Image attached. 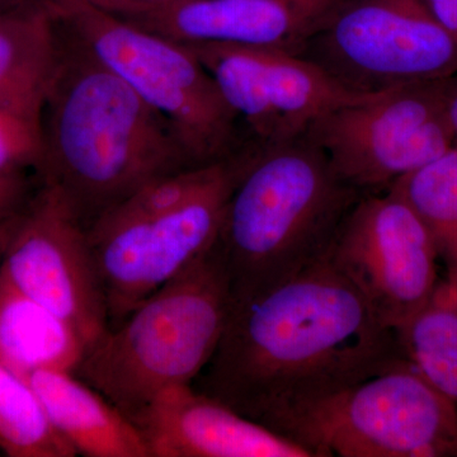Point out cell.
<instances>
[{
  "label": "cell",
  "instance_id": "obj_1",
  "mask_svg": "<svg viewBox=\"0 0 457 457\" xmlns=\"http://www.w3.org/2000/svg\"><path fill=\"white\" fill-rule=\"evenodd\" d=\"M402 360L395 330L326 258L231 303L218 347L191 385L269 428L291 409Z\"/></svg>",
  "mask_w": 457,
  "mask_h": 457
},
{
  "label": "cell",
  "instance_id": "obj_2",
  "mask_svg": "<svg viewBox=\"0 0 457 457\" xmlns=\"http://www.w3.org/2000/svg\"><path fill=\"white\" fill-rule=\"evenodd\" d=\"M59 25V57L44 113L37 177L87 230L152 180L191 170L168 120Z\"/></svg>",
  "mask_w": 457,
  "mask_h": 457
},
{
  "label": "cell",
  "instance_id": "obj_3",
  "mask_svg": "<svg viewBox=\"0 0 457 457\" xmlns=\"http://www.w3.org/2000/svg\"><path fill=\"white\" fill-rule=\"evenodd\" d=\"M360 195L308 139L245 153L216 240L233 303L326 260Z\"/></svg>",
  "mask_w": 457,
  "mask_h": 457
},
{
  "label": "cell",
  "instance_id": "obj_4",
  "mask_svg": "<svg viewBox=\"0 0 457 457\" xmlns=\"http://www.w3.org/2000/svg\"><path fill=\"white\" fill-rule=\"evenodd\" d=\"M231 303L215 243L95 343L74 375L131 420L159 393L194 383L218 347Z\"/></svg>",
  "mask_w": 457,
  "mask_h": 457
},
{
  "label": "cell",
  "instance_id": "obj_5",
  "mask_svg": "<svg viewBox=\"0 0 457 457\" xmlns=\"http://www.w3.org/2000/svg\"><path fill=\"white\" fill-rule=\"evenodd\" d=\"M44 3L66 31L168 120L194 167L237 155L239 117L187 45L80 3Z\"/></svg>",
  "mask_w": 457,
  "mask_h": 457
},
{
  "label": "cell",
  "instance_id": "obj_6",
  "mask_svg": "<svg viewBox=\"0 0 457 457\" xmlns=\"http://www.w3.org/2000/svg\"><path fill=\"white\" fill-rule=\"evenodd\" d=\"M269 428L314 457L457 456V405L407 360L291 409Z\"/></svg>",
  "mask_w": 457,
  "mask_h": 457
},
{
  "label": "cell",
  "instance_id": "obj_7",
  "mask_svg": "<svg viewBox=\"0 0 457 457\" xmlns=\"http://www.w3.org/2000/svg\"><path fill=\"white\" fill-rule=\"evenodd\" d=\"M445 80L372 90L321 116L303 137L324 153L352 188H389L456 146Z\"/></svg>",
  "mask_w": 457,
  "mask_h": 457
},
{
  "label": "cell",
  "instance_id": "obj_8",
  "mask_svg": "<svg viewBox=\"0 0 457 457\" xmlns=\"http://www.w3.org/2000/svg\"><path fill=\"white\" fill-rule=\"evenodd\" d=\"M242 162L243 154L228 159L203 191L174 212L97 221L88 228L110 329L212 248Z\"/></svg>",
  "mask_w": 457,
  "mask_h": 457
},
{
  "label": "cell",
  "instance_id": "obj_9",
  "mask_svg": "<svg viewBox=\"0 0 457 457\" xmlns=\"http://www.w3.org/2000/svg\"><path fill=\"white\" fill-rule=\"evenodd\" d=\"M438 258L425 224L390 189L384 196L359 198L327 254L385 326L395 332L440 284Z\"/></svg>",
  "mask_w": 457,
  "mask_h": 457
},
{
  "label": "cell",
  "instance_id": "obj_10",
  "mask_svg": "<svg viewBox=\"0 0 457 457\" xmlns=\"http://www.w3.org/2000/svg\"><path fill=\"white\" fill-rule=\"evenodd\" d=\"M2 270L22 293L73 326L88 350L110 330L88 230L53 186L40 182L18 213Z\"/></svg>",
  "mask_w": 457,
  "mask_h": 457
},
{
  "label": "cell",
  "instance_id": "obj_11",
  "mask_svg": "<svg viewBox=\"0 0 457 457\" xmlns=\"http://www.w3.org/2000/svg\"><path fill=\"white\" fill-rule=\"evenodd\" d=\"M187 46L266 146L303 137L324 114L372 92L352 88L288 51L212 42Z\"/></svg>",
  "mask_w": 457,
  "mask_h": 457
},
{
  "label": "cell",
  "instance_id": "obj_12",
  "mask_svg": "<svg viewBox=\"0 0 457 457\" xmlns=\"http://www.w3.org/2000/svg\"><path fill=\"white\" fill-rule=\"evenodd\" d=\"M347 86L380 90L457 74V42L425 0H347L323 31Z\"/></svg>",
  "mask_w": 457,
  "mask_h": 457
},
{
  "label": "cell",
  "instance_id": "obj_13",
  "mask_svg": "<svg viewBox=\"0 0 457 457\" xmlns=\"http://www.w3.org/2000/svg\"><path fill=\"white\" fill-rule=\"evenodd\" d=\"M347 0H174L128 22L180 44H228L296 54Z\"/></svg>",
  "mask_w": 457,
  "mask_h": 457
},
{
  "label": "cell",
  "instance_id": "obj_14",
  "mask_svg": "<svg viewBox=\"0 0 457 457\" xmlns=\"http://www.w3.org/2000/svg\"><path fill=\"white\" fill-rule=\"evenodd\" d=\"M131 422L152 457H314L192 385L159 393Z\"/></svg>",
  "mask_w": 457,
  "mask_h": 457
},
{
  "label": "cell",
  "instance_id": "obj_15",
  "mask_svg": "<svg viewBox=\"0 0 457 457\" xmlns=\"http://www.w3.org/2000/svg\"><path fill=\"white\" fill-rule=\"evenodd\" d=\"M25 378L77 455L152 457L137 427L73 372L37 370Z\"/></svg>",
  "mask_w": 457,
  "mask_h": 457
},
{
  "label": "cell",
  "instance_id": "obj_16",
  "mask_svg": "<svg viewBox=\"0 0 457 457\" xmlns=\"http://www.w3.org/2000/svg\"><path fill=\"white\" fill-rule=\"evenodd\" d=\"M59 57V25L42 0L0 12V106L42 122Z\"/></svg>",
  "mask_w": 457,
  "mask_h": 457
},
{
  "label": "cell",
  "instance_id": "obj_17",
  "mask_svg": "<svg viewBox=\"0 0 457 457\" xmlns=\"http://www.w3.org/2000/svg\"><path fill=\"white\" fill-rule=\"evenodd\" d=\"M87 351L73 326L0 272V362L23 378L47 369L74 374Z\"/></svg>",
  "mask_w": 457,
  "mask_h": 457
},
{
  "label": "cell",
  "instance_id": "obj_18",
  "mask_svg": "<svg viewBox=\"0 0 457 457\" xmlns=\"http://www.w3.org/2000/svg\"><path fill=\"white\" fill-rule=\"evenodd\" d=\"M403 357L457 405V291L440 281L431 299L396 330Z\"/></svg>",
  "mask_w": 457,
  "mask_h": 457
},
{
  "label": "cell",
  "instance_id": "obj_19",
  "mask_svg": "<svg viewBox=\"0 0 457 457\" xmlns=\"http://www.w3.org/2000/svg\"><path fill=\"white\" fill-rule=\"evenodd\" d=\"M387 189L402 197L425 224L446 264V281L457 291V146Z\"/></svg>",
  "mask_w": 457,
  "mask_h": 457
},
{
  "label": "cell",
  "instance_id": "obj_20",
  "mask_svg": "<svg viewBox=\"0 0 457 457\" xmlns=\"http://www.w3.org/2000/svg\"><path fill=\"white\" fill-rule=\"evenodd\" d=\"M0 451L9 457H74L23 376L0 362Z\"/></svg>",
  "mask_w": 457,
  "mask_h": 457
},
{
  "label": "cell",
  "instance_id": "obj_21",
  "mask_svg": "<svg viewBox=\"0 0 457 457\" xmlns=\"http://www.w3.org/2000/svg\"><path fill=\"white\" fill-rule=\"evenodd\" d=\"M44 155L42 122L0 106V173H38Z\"/></svg>",
  "mask_w": 457,
  "mask_h": 457
},
{
  "label": "cell",
  "instance_id": "obj_22",
  "mask_svg": "<svg viewBox=\"0 0 457 457\" xmlns=\"http://www.w3.org/2000/svg\"><path fill=\"white\" fill-rule=\"evenodd\" d=\"M33 192L26 174L0 173V222L22 212Z\"/></svg>",
  "mask_w": 457,
  "mask_h": 457
},
{
  "label": "cell",
  "instance_id": "obj_23",
  "mask_svg": "<svg viewBox=\"0 0 457 457\" xmlns=\"http://www.w3.org/2000/svg\"><path fill=\"white\" fill-rule=\"evenodd\" d=\"M46 3L74 2L98 9L122 20L144 16L170 4L174 0H44Z\"/></svg>",
  "mask_w": 457,
  "mask_h": 457
},
{
  "label": "cell",
  "instance_id": "obj_24",
  "mask_svg": "<svg viewBox=\"0 0 457 457\" xmlns=\"http://www.w3.org/2000/svg\"><path fill=\"white\" fill-rule=\"evenodd\" d=\"M425 3L436 21L457 42V0H425Z\"/></svg>",
  "mask_w": 457,
  "mask_h": 457
},
{
  "label": "cell",
  "instance_id": "obj_25",
  "mask_svg": "<svg viewBox=\"0 0 457 457\" xmlns=\"http://www.w3.org/2000/svg\"><path fill=\"white\" fill-rule=\"evenodd\" d=\"M445 99H446L447 114L455 134L457 146V74L445 80Z\"/></svg>",
  "mask_w": 457,
  "mask_h": 457
},
{
  "label": "cell",
  "instance_id": "obj_26",
  "mask_svg": "<svg viewBox=\"0 0 457 457\" xmlns=\"http://www.w3.org/2000/svg\"><path fill=\"white\" fill-rule=\"evenodd\" d=\"M18 213L8 220L0 222V272H2L3 260H4L5 248H7L9 237L13 230Z\"/></svg>",
  "mask_w": 457,
  "mask_h": 457
},
{
  "label": "cell",
  "instance_id": "obj_27",
  "mask_svg": "<svg viewBox=\"0 0 457 457\" xmlns=\"http://www.w3.org/2000/svg\"><path fill=\"white\" fill-rule=\"evenodd\" d=\"M22 2L23 0H0V12L14 7V5L20 4Z\"/></svg>",
  "mask_w": 457,
  "mask_h": 457
}]
</instances>
